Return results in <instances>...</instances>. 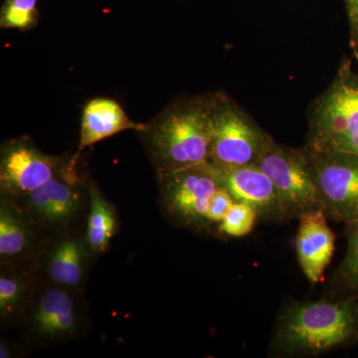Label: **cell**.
I'll use <instances>...</instances> for the list:
<instances>
[{
    "label": "cell",
    "mask_w": 358,
    "mask_h": 358,
    "mask_svg": "<svg viewBox=\"0 0 358 358\" xmlns=\"http://www.w3.org/2000/svg\"><path fill=\"white\" fill-rule=\"evenodd\" d=\"M215 94L176 101L143 131L159 176L208 162Z\"/></svg>",
    "instance_id": "7a4b0ae2"
},
{
    "label": "cell",
    "mask_w": 358,
    "mask_h": 358,
    "mask_svg": "<svg viewBox=\"0 0 358 358\" xmlns=\"http://www.w3.org/2000/svg\"><path fill=\"white\" fill-rule=\"evenodd\" d=\"M211 131L208 162L217 169L256 164L271 138L236 102L223 93H215L214 96Z\"/></svg>",
    "instance_id": "277c9868"
},
{
    "label": "cell",
    "mask_w": 358,
    "mask_h": 358,
    "mask_svg": "<svg viewBox=\"0 0 358 358\" xmlns=\"http://www.w3.org/2000/svg\"><path fill=\"white\" fill-rule=\"evenodd\" d=\"M67 160L44 154L28 138H17L2 147L0 185L2 192L23 199L63 169Z\"/></svg>",
    "instance_id": "ba28073f"
},
{
    "label": "cell",
    "mask_w": 358,
    "mask_h": 358,
    "mask_svg": "<svg viewBox=\"0 0 358 358\" xmlns=\"http://www.w3.org/2000/svg\"><path fill=\"white\" fill-rule=\"evenodd\" d=\"M348 248L334 275V284L345 293H358V220L346 224Z\"/></svg>",
    "instance_id": "e0dca14e"
},
{
    "label": "cell",
    "mask_w": 358,
    "mask_h": 358,
    "mask_svg": "<svg viewBox=\"0 0 358 358\" xmlns=\"http://www.w3.org/2000/svg\"><path fill=\"white\" fill-rule=\"evenodd\" d=\"M345 2L352 27V45L355 48H358V0H348Z\"/></svg>",
    "instance_id": "603a6c76"
},
{
    "label": "cell",
    "mask_w": 358,
    "mask_h": 358,
    "mask_svg": "<svg viewBox=\"0 0 358 358\" xmlns=\"http://www.w3.org/2000/svg\"><path fill=\"white\" fill-rule=\"evenodd\" d=\"M296 238L299 264L308 282L317 284L331 262L334 252V234L322 209L301 214Z\"/></svg>",
    "instance_id": "8fae6325"
},
{
    "label": "cell",
    "mask_w": 358,
    "mask_h": 358,
    "mask_svg": "<svg viewBox=\"0 0 358 358\" xmlns=\"http://www.w3.org/2000/svg\"><path fill=\"white\" fill-rule=\"evenodd\" d=\"M358 343V293L291 301L278 315L271 341L275 357H315Z\"/></svg>",
    "instance_id": "6da1fadb"
},
{
    "label": "cell",
    "mask_w": 358,
    "mask_h": 358,
    "mask_svg": "<svg viewBox=\"0 0 358 358\" xmlns=\"http://www.w3.org/2000/svg\"><path fill=\"white\" fill-rule=\"evenodd\" d=\"M345 1H348V0H345Z\"/></svg>",
    "instance_id": "cb8c5ba5"
},
{
    "label": "cell",
    "mask_w": 358,
    "mask_h": 358,
    "mask_svg": "<svg viewBox=\"0 0 358 358\" xmlns=\"http://www.w3.org/2000/svg\"><path fill=\"white\" fill-rule=\"evenodd\" d=\"M217 171L221 185L234 202L252 207L259 220L275 223L287 221L277 188L256 164Z\"/></svg>",
    "instance_id": "30bf717a"
},
{
    "label": "cell",
    "mask_w": 358,
    "mask_h": 358,
    "mask_svg": "<svg viewBox=\"0 0 358 358\" xmlns=\"http://www.w3.org/2000/svg\"><path fill=\"white\" fill-rule=\"evenodd\" d=\"M308 145H315V147L333 148V150H341V152L358 155V129L352 131V133L345 134V136L324 141V143H308Z\"/></svg>",
    "instance_id": "7402d4cb"
},
{
    "label": "cell",
    "mask_w": 358,
    "mask_h": 358,
    "mask_svg": "<svg viewBox=\"0 0 358 358\" xmlns=\"http://www.w3.org/2000/svg\"><path fill=\"white\" fill-rule=\"evenodd\" d=\"M29 230L20 214L2 203L0 209V255L11 258L20 255L29 244Z\"/></svg>",
    "instance_id": "2e32d148"
},
{
    "label": "cell",
    "mask_w": 358,
    "mask_h": 358,
    "mask_svg": "<svg viewBox=\"0 0 358 358\" xmlns=\"http://www.w3.org/2000/svg\"><path fill=\"white\" fill-rule=\"evenodd\" d=\"M159 179L164 211L174 224L195 231L210 229L207 222L209 204L222 187L215 166L206 162Z\"/></svg>",
    "instance_id": "5b68a950"
},
{
    "label": "cell",
    "mask_w": 358,
    "mask_h": 358,
    "mask_svg": "<svg viewBox=\"0 0 358 358\" xmlns=\"http://www.w3.org/2000/svg\"><path fill=\"white\" fill-rule=\"evenodd\" d=\"M86 242L76 237L60 240L47 261V275L56 286L74 289L83 281L86 267Z\"/></svg>",
    "instance_id": "5bb4252c"
},
{
    "label": "cell",
    "mask_w": 358,
    "mask_h": 358,
    "mask_svg": "<svg viewBox=\"0 0 358 358\" xmlns=\"http://www.w3.org/2000/svg\"><path fill=\"white\" fill-rule=\"evenodd\" d=\"M90 212L87 222V248L103 253L109 248L117 229L115 212L96 185H90Z\"/></svg>",
    "instance_id": "9a60e30c"
},
{
    "label": "cell",
    "mask_w": 358,
    "mask_h": 358,
    "mask_svg": "<svg viewBox=\"0 0 358 358\" xmlns=\"http://www.w3.org/2000/svg\"><path fill=\"white\" fill-rule=\"evenodd\" d=\"M25 293V284L16 275H0V313L4 319L13 317Z\"/></svg>",
    "instance_id": "ffe728a7"
},
{
    "label": "cell",
    "mask_w": 358,
    "mask_h": 358,
    "mask_svg": "<svg viewBox=\"0 0 358 358\" xmlns=\"http://www.w3.org/2000/svg\"><path fill=\"white\" fill-rule=\"evenodd\" d=\"M80 313L68 289L54 287L37 299L29 317L30 331L45 341H60L76 334Z\"/></svg>",
    "instance_id": "7c38bea8"
},
{
    "label": "cell",
    "mask_w": 358,
    "mask_h": 358,
    "mask_svg": "<svg viewBox=\"0 0 358 358\" xmlns=\"http://www.w3.org/2000/svg\"><path fill=\"white\" fill-rule=\"evenodd\" d=\"M234 203V200L225 188H219L215 194L212 197L209 204L208 212H207V222L209 228L217 226L225 217L231 206Z\"/></svg>",
    "instance_id": "44dd1931"
},
{
    "label": "cell",
    "mask_w": 358,
    "mask_h": 358,
    "mask_svg": "<svg viewBox=\"0 0 358 358\" xmlns=\"http://www.w3.org/2000/svg\"><path fill=\"white\" fill-rule=\"evenodd\" d=\"M259 220L258 215L252 207L239 202H234L225 217L218 225L220 235L239 238L250 234Z\"/></svg>",
    "instance_id": "d6986e66"
},
{
    "label": "cell",
    "mask_w": 358,
    "mask_h": 358,
    "mask_svg": "<svg viewBox=\"0 0 358 358\" xmlns=\"http://www.w3.org/2000/svg\"><path fill=\"white\" fill-rule=\"evenodd\" d=\"M148 124H138L129 119L117 101L109 98H95L85 105L80 131L79 152L99 141L124 131L143 133Z\"/></svg>",
    "instance_id": "4fadbf2b"
},
{
    "label": "cell",
    "mask_w": 358,
    "mask_h": 358,
    "mask_svg": "<svg viewBox=\"0 0 358 358\" xmlns=\"http://www.w3.org/2000/svg\"><path fill=\"white\" fill-rule=\"evenodd\" d=\"M80 154L68 159L53 178L23 197L28 215L46 227H65L81 211L83 182L77 173Z\"/></svg>",
    "instance_id": "9c48e42d"
},
{
    "label": "cell",
    "mask_w": 358,
    "mask_h": 358,
    "mask_svg": "<svg viewBox=\"0 0 358 358\" xmlns=\"http://www.w3.org/2000/svg\"><path fill=\"white\" fill-rule=\"evenodd\" d=\"M358 129V75L350 63L339 68L333 83L315 100L308 143H324Z\"/></svg>",
    "instance_id": "52a82bcc"
},
{
    "label": "cell",
    "mask_w": 358,
    "mask_h": 358,
    "mask_svg": "<svg viewBox=\"0 0 358 358\" xmlns=\"http://www.w3.org/2000/svg\"><path fill=\"white\" fill-rule=\"evenodd\" d=\"M39 21L37 0H6L0 13V26L6 29L28 31Z\"/></svg>",
    "instance_id": "ac0fdd59"
},
{
    "label": "cell",
    "mask_w": 358,
    "mask_h": 358,
    "mask_svg": "<svg viewBox=\"0 0 358 358\" xmlns=\"http://www.w3.org/2000/svg\"><path fill=\"white\" fill-rule=\"evenodd\" d=\"M327 218L358 220V155L306 145Z\"/></svg>",
    "instance_id": "8992f818"
},
{
    "label": "cell",
    "mask_w": 358,
    "mask_h": 358,
    "mask_svg": "<svg viewBox=\"0 0 358 358\" xmlns=\"http://www.w3.org/2000/svg\"><path fill=\"white\" fill-rule=\"evenodd\" d=\"M256 164L277 188L287 220L299 218L308 211L324 210L305 148L281 145L271 136Z\"/></svg>",
    "instance_id": "3957f363"
}]
</instances>
